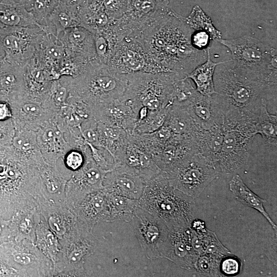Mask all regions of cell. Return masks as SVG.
<instances>
[{
  "label": "cell",
  "mask_w": 277,
  "mask_h": 277,
  "mask_svg": "<svg viewBox=\"0 0 277 277\" xmlns=\"http://www.w3.org/2000/svg\"><path fill=\"white\" fill-rule=\"evenodd\" d=\"M2 58H3L2 56L0 54V59H1Z\"/></svg>",
  "instance_id": "94428289"
},
{
  "label": "cell",
  "mask_w": 277,
  "mask_h": 277,
  "mask_svg": "<svg viewBox=\"0 0 277 277\" xmlns=\"http://www.w3.org/2000/svg\"><path fill=\"white\" fill-rule=\"evenodd\" d=\"M130 222L146 256L150 260L162 258L169 234L164 222L139 206Z\"/></svg>",
  "instance_id": "9a60e30c"
},
{
  "label": "cell",
  "mask_w": 277,
  "mask_h": 277,
  "mask_svg": "<svg viewBox=\"0 0 277 277\" xmlns=\"http://www.w3.org/2000/svg\"><path fill=\"white\" fill-rule=\"evenodd\" d=\"M242 267L241 260L232 253L222 259L219 269L222 276H233L240 273Z\"/></svg>",
  "instance_id": "816d5d0a"
},
{
  "label": "cell",
  "mask_w": 277,
  "mask_h": 277,
  "mask_svg": "<svg viewBox=\"0 0 277 277\" xmlns=\"http://www.w3.org/2000/svg\"><path fill=\"white\" fill-rule=\"evenodd\" d=\"M169 107L159 111L149 110L146 117L136 124L133 133H149L160 129L164 125Z\"/></svg>",
  "instance_id": "7dc6e473"
},
{
  "label": "cell",
  "mask_w": 277,
  "mask_h": 277,
  "mask_svg": "<svg viewBox=\"0 0 277 277\" xmlns=\"http://www.w3.org/2000/svg\"><path fill=\"white\" fill-rule=\"evenodd\" d=\"M56 116L36 131V142L41 152L45 161L51 165H55L71 148L65 139V133L56 122Z\"/></svg>",
  "instance_id": "cb8c5ba5"
},
{
  "label": "cell",
  "mask_w": 277,
  "mask_h": 277,
  "mask_svg": "<svg viewBox=\"0 0 277 277\" xmlns=\"http://www.w3.org/2000/svg\"><path fill=\"white\" fill-rule=\"evenodd\" d=\"M277 118L267 110V104L263 106L255 123L256 133L260 134L267 144L276 145Z\"/></svg>",
  "instance_id": "b9f144b4"
},
{
  "label": "cell",
  "mask_w": 277,
  "mask_h": 277,
  "mask_svg": "<svg viewBox=\"0 0 277 277\" xmlns=\"http://www.w3.org/2000/svg\"><path fill=\"white\" fill-rule=\"evenodd\" d=\"M165 173L171 186L195 199L220 173L213 162L196 153Z\"/></svg>",
  "instance_id": "9c48e42d"
},
{
  "label": "cell",
  "mask_w": 277,
  "mask_h": 277,
  "mask_svg": "<svg viewBox=\"0 0 277 277\" xmlns=\"http://www.w3.org/2000/svg\"><path fill=\"white\" fill-rule=\"evenodd\" d=\"M186 76L174 82L171 105L186 107L196 93L191 80Z\"/></svg>",
  "instance_id": "bcb514c9"
},
{
  "label": "cell",
  "mask_w": 277,
  "mask_h": 277,
  "mask_svg": "<svg viewBox=\"0 0 277 277\" xmlns=\"http://www.w3.org/2000/svg\"><path fill=\"white\" fill-rule=\"evenodd\" d=\"M190 227L169 230L162 258L168 259L180 267L193 272L197 255L192 244Z\"/></svg>",
  "instance_id": "44dd1931"
},
{
  "label": "cell",
  "mask_w": 277,
  "mask_h": 277,
  "mask_svg": "<svg viewBox=\"0 0 277 277\" xmlns=\"http://www.w3.org/2000/svg\"><path fill=\"white\" fill-rule=\"evenodd\" d=\"M100 244V238L93 232L83 231L61 244V252L54 265L52 276H87L85 265Z\"/></svg>",
  "instance_id": "8fae6325"
},
{
  "label": "cell",
  "mask_w": 277,
  "mask_h": 277,
  "mask_svg": "<svg viewBox=\"0 0 277 277\" xmlns=\"http://www.w3.org/2000/svg\"><path fill=\"white\" fill-rule=\"evenodd\" d=\"M44 31L38 27L0 28V54L12 64L25 66L33 56Z\"/></svg>",
  "instance_id": "7c38bea8"
},
{
  "label": "cell",
  "mask_w": 277,
  "mask_h": 277,
  "mask_svg": "<svg viewBox=\"0 0 277 277\" xmlns=\"http://www.w3.org/2000/svg\"><path fill=\"white\" fill-rule=\"evenodd\" d=\"M42 201L56 205H65V189L73 173L64 166L60 158L55 165L46 162L39 168Z\"/></svg>",
  "instance_id": "d6986e66"
},
{
  "label": "cell",
  "mask_w": 277,
  "mask_h": 277,
  "mask_svg": "<svg viewBox=\"0 0 277 277\" xmlns=\"http://www.w3.org/2000/svg\"><path fill=\"white\" fill-rule=\"evenodd\" d=\"M73 210L81 228L93 231L97 223L107 222L108 209L106 191L103 188L88 194Z\"/></svg>",
  "instance_id": "d4e9b609"
},
{
  "label": "cell",
  "mask_w": 277,
  "mask_h": 277,
  "mask_svg": "<svg viewBox=\"0 0 277 277\" xmlns=\"http://www.w3.org/2000/svg\"><path fill=\"white\" fill-rule=\"evenodd\" d=\"M224 256L203 253L197 256L193 273L206 276H222L220 263Z\"/></svg>",
  "instance_id": "f6af8a7d"
},
{
  "label": "cell",
  "mask_w": 277,
  "mask_h": 277,
  "mask_svg": "<svg viewBox=\"0 0 277 277\" xmlns=\"http://www.w3.org/2000/svg\"><path fill=\"white\" fill-rule=\"evenodd\" d=\"M40 219L37 207H27L17 211L9 219L10 240H27L34 243L36 227Z\"/></svg>",
  "instance_id": "f546056e"
},
{
  "label": "cell",
  "mask_w": 277,
  "mask_h": 277,
  "mask_svg": "<svg viewBox=\"0 0 277 277\" xmlns=\"http://www.w3.org/2000/svg\"><path fill=\"white\" fill-rule=\"evenodd\" d=\"M82 135L86 142L95 146H99L97 122L93 118L84 121L80 126Z\"/></svg>",
  "instance_id": "f5cc1de1"
},
{
  "label": "cell",
  "mask_w": 277,
  "mask_h": 277,
  "mask_svg": "<svg viewBox=\"0 0 277 277\" xmlns=\"http://www.w3.org/2000/svg\"><path fill=\"white\" fill-rule=\"evenodd\" d=\"M107 64L125 75L136 72H165L138 41L128 36L117 44Z\"/></svg>",
  "instance_id": "4fadbf2b"
},
{
  "label": "cell",
  "mask_w": 277,
  "mask_h": 277,
  "mask_svg": "<svg viewBox=\"0 0 277 277\" xmlns=\"http://www.w3.org/2000/svg\"><path fill=\"white\" fill-rule=\"evenodd\" d=\"M12 117V112L10 104L6 101H0V121H5Z\"/></svg>",
  "instance_id": "6f0895ef"
},
{
  "label": "cell",
  "mask_w": 277,
  "mask_h": 277,
  "mask_svg": "<svg viewBox=\"0 0 277 277\" xmlns=\"http://www.w3.org/2000/svg\"><path fill=\"white\" fill-rule=\"evenodd\" d=\"M61 159L64 166L73 174L82 168L86 162L84 151L74 147L69 149Z\"/></svg>",
  "instance_id": "f907efd6"
},
{
  "label": "cell",
  "mask_w": 277,
  "mask_h": 277,
  "mask_svg": "<svg viewBox=\"0 0 277 277\" xmlns=\"http://www.w3.org/2000/svg\"><path fill=\"white\" fill-rule=\"evenodd\" d=\"M198 153L192 136L174 134L163 148L152 159L163 172L171 170L183 160Z\"/></svg>",
  "instance_id": "484cf974"
},
{
  "label": "cell",
  "mask_w": 277,
  "mask_h": 277,
  "mask_svg": "<svg viewBox=\"0 0 277 277\" xmlns=\"http://www.w3.org/2000/svg\"><path fill=\"white\" fill-rule=\"evenodd\" d=\"M9 27H38L44 30L20 1L1 0L0 28Z\"/></svg>",
  "instance_id": "d6a6232c"
},
{
  "label": "cell",
  "mask_w": 277,
  "mask_h": 277,
  "mask_svg": "<svg viewBox=\"0 0 277 277\" xmlns=\"http://www.w3.org/2000/svg\"><path fill=\"white\" fill-rule=\"evenodd\" d=\"M80 25L79 6L70 0H61L48 17L45 31L58 39L66 29Z\"/></svg>",
  "instance_id": "f1b7e54d"
},
{
  "label": "cell",
  "mask_w": 277,
  "mask_h": 277,
  "mask_svg": "<svg viewBox=\"0 0 277 277\" xmlns=\"http://www.w3.org/2000/svg\"><path fill=\"white\" fill-rule=\"evenodd\" d=\"M0 276H19L17 271L5 263L0 261Z\"/></svg>",
  "instance_id": "680465c9"
},
{
  "label": "cell",
  "mask_w": 277,
  "mask_h": 277,
  "mask_svg": "<svg viewBox=\"0 0 277 277\" xmlns=\"http://www.w3.org/2000/svg\"><path fill=\"white\" fill-rule=\"evenodd\" d=\"M15 131V127L12 118L0 121V147L11 145Z\"/></svg>",
  "instance_id": "db71d44e"
},
{
  "label": "cell",
  "mask_w": 277,
  "mask_h": 277,
  "mask_svg": "<svg viewBox=\"0 0 277 277\" xmlns=\"http://www.w3.org/2000/svg\"><path fill=\"white\" fill-rule=\"evenodd\" d=\"M213 82L223 113H236L255 122L263 106L267 104L270 90L275 87L240 70L231 60L216 67Z\"/></svg>",
  "instance_id": "3957f363"
},
{
  "label": "cell",
  "mask_w": 277,
  "mask_h": 277,
  "mask_svg": "<svg viewBox=\"0 0 277 277\" xmlns=\"http://www.w3.org/2000/svg\"><path fill=\"white\" fill-rule=\"evenodd\" d=\"M42 200L38 168L11 145L0 147V215L9 219Z\"/></svg>",
  "instance_id": "7a4b0ae2"
},
{
  "label": "cell",
  "mask_w": 277,
  "mask_h": 277,
  "mask_svg": "<svg viewBox=\"0 0 277 277\" xmlns=\"http://www.w3.org/2000/svg\"><path fill=\"white\" fill-rule=\"evenodd\" d=\"M224 136L216 163L224 174H233L248 164L255 123L246 118L224 117Z\"/></svg>",
  "instance_id": "ba28073f"
},
{
  "label": "cell",
  "mask_w": 277,
  "mask_h": 277,
  "mask_svg": "<svg viewBox=\"0 0 277 277\" xmlns=\"http://www.w3.org/2000/svg\"><path fill=\"white\" fill-rule=\"evenodd\" d=\"M0 261L15 269L19 276H52V261L27 240L1 243Z\"/></svg>",
  "instance_id": "30bf717a"
},
{
  "label": "cell",
  "mask_w": 277,
  "mask_h": 277,
  "mask_svg": "<svg viewBox=\"0 0 277 277\" xmlns=\"http://www.w3.org/2000/svg\"><path fill=\"white\" fill-rule=\"evenodd\" d=\"M229 190L235 197L243 204L252 208L261 213L268 221L272 228L276 230V225L264 207L266 200L257 195L245 184L240 175L236 174L229 183Z\"/></svg>",
  "instance_id": "836d02e7"
},
{
  "label": "cell",
  "mask_w": 277,
  "mask_h": 277,
  "mask_svg": "<svg viewBox=\"0 0 277 277\" xmlns=\"http://www.w3.org/2000/svg\"><path fill=\"white\" fill-rule=\"evenodd\" d=\"M138 206L161 219L168 230L190 227L195 211L194 199L171 186L163 171L147 183Z\"/></svg>",
  "instance_id": "277c9868"
},
{
  "label": "cell",
  "mask_w": 277,
  "mask_h": 277,
  "mask_svg": "<svg viewBox=\"0 0 277 277\" xmlns=\"http://www.w3.org/2000/svg\"><path fill=\"white\" fill-rule=\"evenodd\" d=\"M185 22L194 31H204L207 32L212 40L221 38L222 34L214 26L208 17L198 5L195 6L190 14L184 17Z\"/></svg>",
  "instance_id": "7bdbcfd3"
},
{
  "label": "cell",
  "mask_w": 277,
  "mask_h": 277,
  "mask_svg": "<svg viewBox=\"0 0 277 277\" xmlns=\"http://www.w3.org/2000/svg\"><path fill=\"white\" fill-rule=\"evenodd\" d=\"M223 62L212 61L209 49L206 61L196 67L186 76L193 82L198 92L204 95L211 96L215 93L213 82L215 69L218 65Z\"/></svg>",
  "instance_id": "8d00e7d4"
},
{
  "label": "cell",
  "mask_w": 277,
  "mask_h": 277,
  "mask_svg": "<svg viewBox=\"0 0 277 277\" xmlns=\"http://www.w3.org/2000/svg\"><path fill=\"white\" fill-rule=\"evenodd\" d=\"M103 9L114 23L116 24L127 11L129 0H98Z\"/></svg>",
  "instance_id": "681fc988"
},
{
  "label": "cell",
  "mask_w": 277,
  "mask_h": 277,
  "mask_svg": "<svg viewBox=\"0 0 277 277\" xmlns=\"http://www.w3.org/2000/svg\"><path fill=\"white\" fill-rule=\"evenodd\" d=\"M128 83L127 75L117 72L97 58L90 61L84 71L71 77L69 95L94 109L121 97Z\"/></svg>",
  "instance_id": "5b68a950"
},
{
  "label": "cell",
  "mask_w": 277,
  "mask_h": 277,
  "mask_svg": "<svg viewBox=\"0 0 277 277\" xmlns=\"http://www.w3.org/2000/svg\"><path fill=\"white\" fill-rule=\"evenodd\" d=\"M87 143L90 148L92 159L100 168L107 172L116 167L115 159L108 151L103 147Z\"/></svg>",
  "instance_id": "c3c4849f"
},
{
  "label": "cell",
  "mask_w": 277,
  "mask_h": 277,
  "mask_svg": "<svg viewBox=\"0 0 277 277\" xmlns=\"http://www.w3.org/2000/svg\"><path fill=\"white\" fill-rule=\"evenodd\" d=\"M9 219H5L0 215V244L10 240Z\"/></svg>",
  "instance_id": "9f6ffc18"
},
{
  "label": "cell",
  "mask_w": 277,
  "mask_h": 277,
  "mask_svg": "<svg viewBox=\"0 0 277 277\" xmlns=\"http://www.w3.org/2000/svg\"><path fill=\"white\" fill-rule=\"evenodd\" d=\"M34 244L54 265L61 252V245L57 236L49 229L41 218L36 227Z\"/></svg>",
  "instance_id": "ab89813d"
},
{
  "label": "cell",
  "mask_w": 277,
  "mask_h": 277,
  "mask_svg": "<svg viewBox=\"0 0 277 277\" xmlns=\"http://www.w3.org/2000/svg\"><path fill=\"white\" fill-rule=\"evenodd\" d=\"M114 159L116 166L138 175L146 184L162 171L131 134Z\"/></svg>",
  "instance_id": "ac0fdd59"
},
{
  "label": "cell",
  "mask_w": 277,
  "mask_h": 277,
  "mask_svg": "<svg viewBox=\"0 0 277 277\" xmlns=\"http://www.w3.org/2000/svg\"><path fill=\"white\" fill-rule=\"evenodd\" d=\"M193 30L184 17L169 7L132 38L138 41L165 72L187 75L205 62L207 50L192 44Z\"/></svg>",
  "instance_id": "6da1fadb"
},
{
  "label": "cell",
  "mask_w": 277,
  "mask_h": 277,
  "mask_svg": "<svg viewBox=\"0 0 277 277\" xmlns=\"http://www.w3.org/2000/svg\"><path fill=\"white\" fill-rule=\"evenodd\" d=\"M185 107L196 125L209 129L216 124H222L223 109L217 95H204L197 91Z\"/></svg>",
  "instance_id": "603a6c76"
},
{
  "label": "cell",
  "mask_w": 277,
  "mask_h": 277,
  "mask_svg": "<svg viewBox=\"0 0 277 277\" xmlns=\"http://www.w3.org/2000/svg\"><path fill=\"white\" fill-rule=\"evenodd\" d=\"M231 54V63L240 70L268 85L276 86V50L248 35L216 41Z\"/></svg>",
  "instance_id": "8992f818"
},
{
  "label": "cell",
  "mask_w": 277,
  "mask_h": 277,
  "mask_svg": "<svg viewBox=\"0 0 277 277\" xmlns=\"http://www.w3.org/2000/svg\"><path fill=\"white\" fill-rule=\"evenodd\" d=\"M24 79L27 94L43 99L48 97L54 79L49 71L35 64L32 58L25 66Z\"/></svg>",
  "instance_id": "1f68e13d"
},
{
  "label": "cell",
  "mask_w": 277,
  "mask_h": 277,
  "mask_svg": "<svg viewBox=\"0 0 277 277\" xmlns=\"http://www.w3.org/2000/svg\"><path fill=\"white\" fill-rule=\"evenodd\" d=\"M164 126L173 134L192 136L198 127L188 112L186 108L171 105L166 115Z\"/></svg>",
  "instance_id": "74e56055"
},
{
  "label": "cell",
  "mask_w": 277,
  "mask_h": 277,
  "mask_svg": "<svg viewBox=\"0 0 277 277\" xmlns=\"http://www.w3.org/2000/svg\"><path fill=\"white\" fill-rule=\"evenodd\" d=\"M92 114L97 122L122 128L129 134L134 132L137 119L132 103L122 96L94 109Z\"/></svg>",
  "instance_id": "ffe728a7"
},
{
  "label": "cell",
  "mask_w": 277,
  "mask_h": 277,
  "mask_svg": "<svg viewBox=\"0 0 277 277\" xmlns=\"http://www.w3.org/2000/svg\"><path fill=\"white\" fill-rule=\"evenodd\" d=\"M15 129L11 145L39 168L46 161L37 145L36 132L23 129Z\"/></svg>",
  "instance_id": "d590c367"
},
{
  "label": "cell",
  "mask_w": 277,
  "mask_h": 277,
  "mask_svg": "<svg viewBox=\"0 0 277 277\" xmlns=\"http://www.w3.org/2000/svg\"><path fill=\"white\" fill-rule=\"evenodd\" d=\"M77 4L79 7L85 6L98 0H70Z\"/></svg>",
  "instance_id": "91938a15"
},
{
  "label": "cell",
  "mask_w": 277,
  "mask_h": 277,
  "mask_svg": "<svg viewBox=\"0 0 277 277\" xmlns=\"http://www.w3.org/2000/svg\"><path fill=\"white\" fill-rule=\"evenodd\" d=\"M25 66L0 59V101L10 104L26 94Z\"/></svg>",
  "instance_id": "83f0119b"
},
{
  "label": "cell",
  "mask_w": 277,
  "mask_h": 277,
  "mask_svg": "<svg viewBox=\"0 0 277 277\" xmlns=\"http://www.w3.org/2000/svg\"><path fill=\"white\" fill-rule=\"evenodd\" d=\"M82 150L86 156L85 163L73 173L67 181L65 189L66 204L72 209L88 194L104 188L103 181L106 173L94 162L88 144Z\"/></svg>",
  "instance_id": "2e32d148"
},
{
  "label": "cell",
  "mask_w": 277,
  "mask_h": 277,
  "mask_svg": "<svg viewBox=\"0 0 277 277\" xmlns=\"http://www.w3.org/2000/svg\"><path fill=\"white\" fill-rule=\"evenodd\" d=\"M80 26L92 34L101 32L115 24L106 14L98 1L79 7Z\"/></svg>",
  "instance_id": "e575fe53"
},
{
  "label": "cell",
  "mask_w": 277,
  "mask_h": 277,
  "mask_svg": "<svg viewBox=\"0 0 277 277\" xmlns=\"http://www.w3.org/2000/svg\"><path fill=\"white\" fill-rule=\"evenodd\" d=\"M146 185L138 175L119 166L106 172L103 181L104 189L107 192L137 200L141 197Z\"/></svg>",
  "instance_id": "4316f807"
},
{
  "label": "cell",
  "mask_w": 277,
  "mask_h": 277,
  "mask_svg": "<svg viewBox=\"0 0 277 277\" xmlns=\"http://www.w3.org/2000/svg\"><path fill=\"white\" fill-rule=\"evenodd\" d=\"M192 136L197 152L211 161L216 166L223 140V124H216L209 129L198 128Z\"/></svg>",
  "instance_id": "4dcf8cb0"
},
{
  "label": "cell",
  "mask_w": 277,
  "mask_h": 277,
  "mask_svg": "<svg viewBox=\"0 0 277 277\" xmlns=\"http://www.w3.org/2000/svg\"><path fill=\"white\" fill-rule=\"evenodd\" d=\"M99 146L108 151L114 157L127 141L129 134L124 129L97 122Z\"/></svg>",
  "instance_id": "60d3db41"
},
{
  "label": "cell",
  "mask_w": 277,
  "mask_h": 277,
  "mask_svg": "<svg viewBox=\"0 0 277 277\" xmlns=\"http://www.w3.org/2000/svg\"><path fill=\"white\" fill-rule=\"evenodd\" d=\"M192 45L199 50H207L212 40L210 35L204 31H193L191 37Z\"/></svg>",
  "instance_id": "11a10c76"
},
{
  "label": "cell",
  "mask_w": 277,
  "mask_h": 277,
  "mask_svg": "<svg viewBox=\"0 0 277 277\" xmlns=\"http://www.w3.org/2000/svg\"><path fill=\"white\" fill-rule=\"evenodd\" d=\"M38 209L41 218L57 236L61 244L77 236L83 231L72 209L67 204L56 205L46 202L39 203Z\"/></svg>",
  "instance_id": "e0dca14e"
},
{
  "label": "cell",
  "mask_w": 277,
  "mask_h": 277,
  "mask_svg": "<svg viewBox=\"0 0 277 277\" xmlns=\"http://www.w3.org/2000/svg\"><path fill=\"white\" fill-rule=\"evenodd\" d=\"M26 9L34 16L44 28L47 20L61 0H20Z\"/></svg>",
  "instance_id": "ee69618b"
},
{
  "label": "cell",
  "mask_w": 277,
  "mask_h": 277,
  "mask_svg": "<svg viewBox=\"0 0 277 277\" xmlns=\"http://www.w3.org/2000/svg\"><path fill=\"white\" fill-rule=\"evenodd\" d=\"M186 75L175 72H136L127 75V88L122 96L129 100L138 112L143 107L159 111L168 107L174 82Z\"/></svg>",
  "instance_id": "52a82bcc"
},
{
  "label": "cell",
  "mask_w": 277,
  "mask_h": 277,
  "mask_svg": "<svg viewBox=\"0 0 277 277\" xmlns=\"http://www.w3.org/2000/svg\"><path fill=\"white\" fill-rule=\"evenodd\" d=\"M106 193L108 209L107 222L122 220L129 222L132 221L138 206V200Z\"/></svg>",
  "instance_id": "f35d334b"
},
{
  "label": "cell",
  "mask_w": 277,
  "mask_h": 277,
  "mask_svg": "<svg viewBox=\"0 0 277 277\" xmlns=\"http://www.w3.org/2000/svg\"><path fill=\"white\" fill-rule=\"evenodd\" d=\"M15 129L37 131L58 113L49 97L45 99L32 96L26 93L10 104Z\"/></svg>",
  "instance_id": "5bb4252c"
},
{
  "label": "cell",
  "mask_w": 277,
  "mask_h": 277,
  "mask_svg": "<svg viewBox=\"0 0 277 277\" xmlns=\"http://www.w3.org/2000/svg\"><path fill=\"white\" fill-rule=\"evenodd\" d=\"M58 41L62 45L66 57L85 63L96 58L93 34L81 26L65 30Z\"/></svg>",
  "instance_id": "7402d4cb"
}]
</instances>
